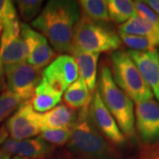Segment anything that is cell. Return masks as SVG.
Returning a JSON list of instances; mask_svg holds the SVG:
<instances>
[{
    "instance_id": "1",
    "label": "cell",
    "mask_w": 159,
    "mask_h": 159,
    "mask_svg": "<svg viewBox=\"0 0 159 159\" xmlns=\"http://www.w3.org/2000/svg\"><path fill=\"white\" fill-rule=\"evenodd\" d=\"M80 18L77 2L72 0H51L31 25L44 35L58 53H71L74 29Z\"/></svg>"
},
{
    "instance_id": "2",
    "label": "cell",
    "mask_w": 159,
    "mask_h": 159,
    "mask_svg": "<svg viewBox=\"0 0 159 159\" xmlns=\"http://www.w3.org/2000/svg\"><path fill=\"white\" fill-rule=\"evenodd\" d=\"M68 148L80 159H118V152L93 125L89 107L80 110Z\"/></svg>"
},
{
    "instance_id": "3",
    "label": "cell",
    "mask_w": 159,
    "mask_h": 159,
    "mask_svg": "<svg viewBox=\"0 0 159 159\" xmlns=\"http://www.w3.org/2000/svg\"><path fill=\"white\" fill-rule=\"evenodd\" d=\"M97 88L122 134L125 137L132 138L135 134L134 102L114 82L111 68L105 64L100 66Z\"/></svg>"
},
{
    "instance_id": "4",
    "label": "cell",
    "mask_w": 159,
    "mask_h": 159,
    "mask_svg": "<svg viewBox=\"0 0 159 159\" xmlns=\"http://www.w3.org/2000/svg\"><path fill=\"white\" fill-rule=\"evenodd\" d=\"M121 45L122 41L119 35L108 25L80 16L74 29L72 52L84 51L100 54L119 51Z\"/></svg>"
},
{
    "instance_id": "5",
    "label": "cell",
    "mask_w": 159,
    "mask_h": 159,
    "mask_svg": "<svg viewBox=\"0 0 159 159\" xmlns=\"http://www.w3.org/2000/svg\"><path fill=\"white\" fill-rule=\"evenodd\" d=\"M111 63L114 82L132 101L139 103L153 99L151 89L143 80L127 51L111 52Z\"/></svg>"
},
{
    "instance_id": "6",
    "label": "cell",
    "mask_w": 159,
    "mask_h": 159,
    "mask_svg": "<svg viewBox=\"0 0 159 159\" xmlns=\"http://www.w3.org/2000/svg\"><path fill=\"white\" fill-rule=\"evenodd\" d=\"M5 127L11 140L22 141L33 138L41 134L43 129L41 113L34 111L30 101H27L7 119Z\"/></svg>"
},
{
    "instance_id": "7",
    "label": "cell",
    "mask_w": 159,
    "mask_h": 159,
    "mask_svg": "<svg viewBox=\"0 0 159 159\" xmlns=\"http://www.w3.org/2000/svg\"><path fill=\"white\" fill-rule=\"evenodd\" d=\"M4 71L8 90L22 97L26 101H30L42 80L43 71L27 63L7 66L4 68Z\"/></svg>"
},
{
    "instance_id": "8",
    "label": "cell",
    "mask_w": 159,
    "mask_h": 159,
    "mask_svg": "<svg viewBox=\"0 0 159 159\" xmlns=\"http://www.w3.org/2000/svg\"><path fill=\"white\" fill-rule=\"evenodd\" d=\"M89 116L93 125L111 144L116 146L123 145L125 143V135L119 129L112 115L105 107L97 88L91 97L89 106Z\"/></svg>"
},
{
    "instance_id": "9",
    "label": "cell",
    "mask_w": 159,
    "mask_h": 159,
    "mask_svg": "<svg viewBox=\"0 0 159 159\" xmlns=\"http://www.w3.org/2000/svg\"><path fill=\"white\" fill-rule=\"evenodd\" d=\"M135 127L143 145L159 143V103L154 99L136 103Z\"/></svg>"
},
{
    "instance_id": "10",
    "label": "cell",
    "mask_w": 159,
    "mask_h": 159,
    "mask_svg": "<svg viewBox=\"0 0 159 159\" xmlns=\"http://www.w3.org/2000/svg\"><path fill=\"white\" fill-rule=\"evenodd\" d=\"M79 78V71L73 56L62 54L56 57L42 72V79L63 94Z\"/></svg>"
},
{
    "instance_id": "11",
    "label": "cell",
    "mask_w": 159,
    "mask_h": 159,
    "mask_svg": "<svg viewBox=\"0 0 159 159\" xmlns=\"http://www.w3.org/2000/svg\"><path fill=\"white\" fill-rule=\"evenodd\" d=\"M20 34L29 46L27 64L35 68L42 69L48 66L54 60L56 57L55 51L49 44L44 35L25 23H21Z\"/></svg>"
},
{
    "instance_id": "12",
    "label": "cell",
    "mask_w": 159,
    "mask_h": 159,
    "mask_svg": "<svg viewBox=\"0 0 159 159\" xmlns=\"http://www.w3.org/2000/svg\"><path fill=\"white\" fill-rule=\"evenodd\" d=\"M0 148L11 156L27 159H43L53 150V147L40 137L22 141L7 139Z\"/></svg>"
},
{
    "instance_id": "13",
    "label": "cell",
    "mask_w": 159,
    "mask_h": 159,
    "mask_svg": "<svg viewBox=\"0 0 159 159\" xmlns=\"http://www.w3.org/2000/svg\"><path fill=\"white\" fill-rule=\"evenodd\" d=\"M128 55L135 64L145 82L152 89L156 97L159 95V54L157 50L137 51L129 50Z\"/></svg>"
},
{
    "instance_id": "14",
    "label": "cell",
    "mask_w": 159,
    "mask_h": 159,
    "mask_svg": "<svg viewBox=\"0 0 159 159\" xmlns=\"http://www.w3.org/2000/svg\"><path fill=\"white\" fill-rule=\"evenodd\" d=\"M80 77L84 80L90 93H94L97 85V63L100 54L84 51H73Z\"/></svg>"
},
{
    "instance_id": "15",
    "label": "cell",
    "mask_w": 159,
    "mask_h": 159,
    "mask_svg": "<svg viewBox=\"0 0 159 159\" xmlns=\"http://www.w3.org/2000/svg\"><path fill=\"white\" fill-rule=\"evenodd\" d=\"M41 117L43 129H60L73 128L78 115L65 104H57L56 107L50 111L41 113Z\"/></svg>"
},
{
    "instance_id": "16",
    "label": "cell",
    "mask_w": 159,
    "mask_h": 159,
    "mask_svg": "<svg viewBox=\"0 0 159 159\" xmlns=\"http://www.w3.org/2000/svg\"><path fill=\"white\" fill-rule=\"evenodd\" d=\"M63 94L54 89L44 80H41L36 87L30 102L34 111L38 113H44L56 107L62 98Z\"/></svg>"
},
{
    "instance_id": "17",
    "label": "cell",
    "mask_w": 159,
    "mask_h": 159,
    "mask_svg": "<svg viewBox=\"0 0 159 159\" xmlns=\"http://www.w3.org/2000/svg\"><path fill=\"white\" fill-rule=\"evenodd\" d=\"M28 56L29 46L21 34L11 40L6 45L0 47V62L4 68L26 63Z\"/></svg>"
},
{
    "instance_id": "18",
    "label": "cell",
    "mask_w": 159,
    "mask_h": 159,
    "mask_svg": "<svg viewBox=\"0 0 159 159\" xmlns=\"http://www.w3.org/2000/svg\"><path fill=\"white\" fill-rule=\"evenodd\" d=\"M90 99V92L80 77L68 86L63 95L65 105L73 111L89 107Z\"/></svg>"
},
{
    "instance_id": "19",
    "label": "cell",
    "mask_w": 159,
    "mask_h": 159,
    "mask_svg": "<svg viewBox=\"0 0 159 159\" xmlns=\"http://www.w3.org/2000/svg\"><path fill=\"white\" fill-rule=\"evenodd\" d=\"M119 33L147 37L159 46V29L138 15L121 24Z\"/></svg>"
},
{
    "instance_id": "20",
    "label": "cell",
    "mask_w": 159,
    "mask_h": 159,
    "mask_svg": "<svg viewBox=\"0 0 159 159\" xmlns=\"http://www.w3.org/2000/svg\"><path fill=\"white\" fill-rule=\"evenodd\" d=\"M110 20L123 24L137 16L134 1L130 0H107Z\"/></svg>"
},
{
    "instance_id": "21",
    "label": "cell",
    "mask_w": 159,
    "mask_h": 159,
    "mask_svg": "<svg viewBox=\"0 0 159 159\" xmlns=\"http://www.w3.org/2000/svg\"><path fill=\"white\" fill-rule=\"evenodd\" d=\"M82 16L95 22L110 21L107 1L105 0H80L77 2Z\"/></svg>"
},
{
    "instance_id": "22",
    "label": "cell",
    "mask_w": 159,
    "mask_h": 159,
    "mask_svg": "<svg viewBox=\"0 0 159 159\" xmlns=\"http://www.w3.org/2000/svg\"><path fill=\"white\" fill-rule=\"evenodd\" d=\"M27 102L22 97L6 90L0 94V123L14 113L23 102Z\"/></svg>"
},
{
    "instance_id": "23",
    "label": "cell",
    "mask_w": 159,
    "mask_h": 159,
    "mask_svg": "<svg viewBox=\"0 0 159 159\" xmlns=\"http://www.w3.org/2000/svg\"><path fill=\"white\" fill-rule=\"evenodd\" d=\"M73 135V128L60 129H43L40 134V138L50 145L63 146L70 142Z\"/></svg>"
},
{
    "instance_id": "24",
    "label": "cell",
    "mask_w": 159,
    "mask_h": 159,
    "mask_svg": "<svg viewBox=\"0 0 159 159\" xmlns=\"http://www.w3.org/2000/svg\"><path fill=\"white\" fill-rule=\"evenodd\" d=\"M121 41L127 47H129L132 51H148L156 50L157 45L153 41L147 37L138 36V35H131L126 34H119Z\"/></svg>"
},
{
    "instance_id": "25",
    "label": "cell",
    "mask_w": 159,
    "mask_h": 159,
    "mask_svg": "<svg viewBox=\"0 0 159 159\" xmlns=\"http://www.w3.org/2000/svg\"><path fill=\"white\" fill-rule=\"evenodd\" d=\"M16 6L20 17L25 21H30L41 11L43 1L42 0H19Z\"/></svg>"
},
{
    "instance_id": "26",
    "label": "cell",
    "mask_w": 159,
    "mask_h": 159,
    "mask_svg": "<svg viewBox=\"0 0 159 159\" xmlns=\"http://www.w3.org/2000/svg\"><path fill=\"white\" fill-rule=\"evenodd\" d=\"M17 19V11L12 1L0 0V34L5 25Z\"/></svg>"
},
{
    "instance_id": "27",
    "label": "cell",
    "mask_w": 159,
    "mask_h": 159,
    "mask_svg": "<svg viewBox=\"0 0 159 159\" xmlns=\"http://www.w3.org/2000/svg\"><path fill=\"white\" fill-rule=\"evenodd\" d=\"M137 15L159 29V16L144 1H134Z\"/></svg>"
},
{
    "instance_id": "28",
    "label": "cell",
    "mask_w": 159,
    "mask_h": 159,
    "mask_svg": "<svg viewBox=\"0 0 159 159\" xmlns=\"http://www.w3.org/2000/svg\"><path fill=\"white\" fill-rule=\"evenodd\" d=\"M139 159H159V143L143 145Z\"/></svg>"
},
{
    "instance_id": "29",
    "label": "cell",
    "mask_w": 159,
    "mask_h": 159,
    "mask_svg": "<svg viewBox=\"0 0 159 159\" xmlns=\"http://www.w3.org/2000/svg\"><path fill=\"white\" fill-rule=\"evenodd\" d=\"M144 2L159 16V0H148Z\"/></svg>"
},
{
    "instance_id": "30",
    "label": "cell",
    "mask_w": 159,
    "mask_h": 159,
    "mask_svg": "<svg viewBox=\"0 0 159 159\" xmlns=\"http://www.w3.org/2000/svg\"><path fill=\"white\" fill-rule=\"evenodd\" d=\"M8 139V134L6 130L5 126H2L0 128V147L4 144V142H6Z\"/></svg>"
},
{
    "instance_id": "31",
    "label": "cell",
    "mask_w": 159,
    "mask_h": 159,
    "mask_svg": "<svg viewBox=\"0 0 159 159\" xmlns=\"http://www.w3.org/2000/svg\"><path fill=\"white\" fill-rule=\"evenodd\" d=\"M11 155L6 153L0 148V159H11Z\"/></svg>"
},
{
    "instance_id": "32",
    "label": "cell",
    "mask_w": 159,
    "mask_h": 159,
    "mask_svg": "<svg viewBox=\"0 0 159 159\" xmlns=\"http://www.w3.org/2000/svg\"><path fill=\"white\" fill-rule=\"evenodd\" d=\"M4 74H5L4 67H3L2 63L0 62V84L3 82V80H4Z\"/></svg>"
},
{
    "instance_id": "33",
    "label": "cell",
    "mask_w": 159,
    "mask_h": 159,
    "mask_svg": "<svg viewBox=\"0 0 159 159\" xmlns=\"http://www.w3.org/2000/svg\"><path fill=\"white\" fill-rule=\"evenodd\" d=\"M12 159H27V158H22V157H14Z\"/></svg>"
},
{
    "instance_id": "34",
    "label": "cell",
    "mask_w": 159,
    "mask_h": 159,
    "mask_svg": "<svg viewBox=\"0 0 159 159\" xmlns=\"http://www.w3.org/2000/svg\"><path fill=\"white\" fill-rule=\"evenodd\" d=\"M66 159H80V158H73V157H68V158H66Z\"/></svg>"
},
{
    "instance_id": "35",
    "label": "cell",
    "mask_w": 159,
    "mask_h": 159,
    "mask_svg": "<svg viewBox=\"0 0 159 159\" xmlns=\"http://www.w3.org/2000/svg\"><path fill=\"white\" fill-rule=\"evenodd\" d=\"M157 98L158 99V101H159V95H158V96H157Z\"/></svg>"
},
{
    "instance_id": "36",
    "label": "cell",
    "mask_w": 159,
    "mask_h": 159,
    "mask_svg": "<svg viewBox=\"0 0 159 159\" xmlns=\"http://www.w3.org/2000/svg\"><path fill=\"white\" fill-rule=\"evenodd\" d=\"M158 54H159V53H158Z\"/></svg>"
}]
</instances>
